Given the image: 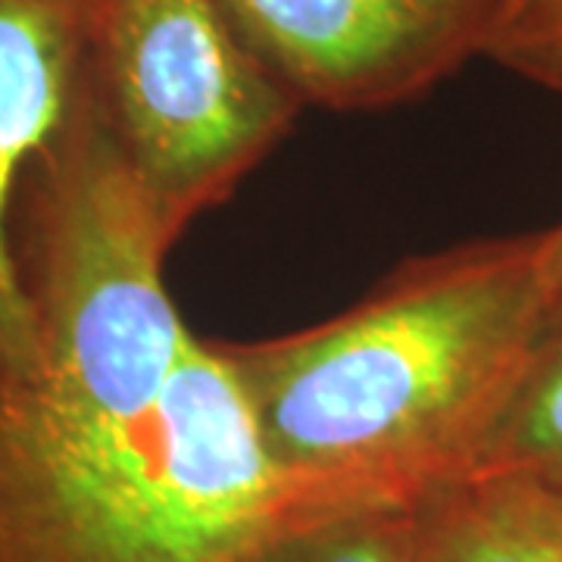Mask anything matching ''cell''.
I'll return each mask as SVG.
<instances>
[{
    "mask_svg": "<svg viewBox=\"0 0 562 562\" xmlns=\"http://www.w3.org/2000/svg\"><path fill=\"white\" fill-rule=\"evenodd\" d=\"M88 103L22 188L35 341L0 347V562H254L357 503L272 457L220 344L184 328L176 241Z\"/></svg>",
    "mask_w": 562,
    "mask_h": 562,
    "instance_id": "1",
    "label": "cell"
},
{
    "mask_svg": "<svg viewBox=\"0 0 562 562\" xmlns=\"http://www.w3.org/2000/svg\"><path fill=\"white\" fill-rule=\"evenodd\" d=\"M550 303L535 232L409 262L313 328L220 347L291 475L360 506L419 501L469 472Z\"/></svg>",
    "mask_w": 562,
    "mask_h": 562,
    "instance_id": "2",
    "label": "cell"
},
{
    "mask_svg": "<svg viewBox=\"0 0 562 562\" xmlns=\"http://www.w3.org/2000/svg\"><path fill=\"white\" fill-rule=\"evenodd\" d=\"M88 10L91 106L179 241L272 154L303 103L220 0H88Z\"/></svg>",
    "mask_w": 562,
    "mask_h": 562,
    "instance_id": "3",
    "label": "cell"
},
{
    "mask_svg": "<svg viewBox=\"0 0 562 562\" xmlns=\"http://www.w3.org/2000/svg\"><path fill=\"white\" fill-rule=\"evenodd\" d=\"M301 103L382 110L447 79L487 41L501 0H220Z\"/></svg>",
    "mask_w": 562,
    "mask_h": 562,
    "instance_id": "4",
    "label": "cell"
},
{
    "mask_svg": "<svg viewBox=\"0 0 562 562\" xmlns=\"http://www.w3.org/2000/svg\"><path fill=\"white\" fill-rule=\"evenodd\" d=\"M88 13V0H0V347L35 341L16 213L32 166L85 94Z\"/></svg>",
    "mask_w": 562,
    "mask_h": 562,
    "instance_id": "5",
    "label": "cell"
},
{
    "mask_svg": "<svg viewBox=\"0 0 562 562\" xmlns=\"http://www.w3.org/2000/svg\"><path fill=\"white\" fill-rule=\"evenodd\" d=\"M416 562H562V479L487 472L422 497Z\"/></svg>",
    "mask_w": 562,
    "mask_h": 562,
    "instance_id": "6",
    "label": "cell"
},
{
    "mask_svg": "<svg viewBox=\"0 0 562 562\" xmlns=\"http://www.w3.org/2000/svg\"><path fill=\"white\" fill-rule=\"evenodd\" d=\"M487 472L562 479V297L550 303L522 375L465 475Z\"/></svg>",
    "mask_w": 562,
    "mask_h": 562,
    "instance_id": "7",
    "label": "cell"
},
{
    "mask_svg": "<svg viewBox=\"0 0 562 562\" xmlns=\"http://www.w3.org/2000/svg\"><path fill=\"white\" fill-rule=\"evenodd\" d=\"M422 541V497L369 503L297 525L254 562H416Z\"/></svg>",
    "mask_w": 562,
    "mask_h": 562,
    "instance_id": "8",
    "label": "cell"
},
{
    "mask_svg": "<svg viewBox=\"0 0 562 562\" xmlns=\"http://www.w3.org/2000/svg\"><path fill=\"white\" fill-rule=\"evenodd\" d=\"M484 57L562 94V0H501Z\"/></svg>",
    "mask_w": 562,
    "mask_h": 562,
    "instance_id": "9",
    "label": "cell"
},
{
    "mask_svg": "<svg viewBox=\"0 0 562 562\" xmlns=\"http://www.w3.org/2000/svg\"><path fill=\"white\" fill-rule=\"evenodd\" d=\"M538 238H541L543 281L550 288V297L557 301L562 297V222H557L547 232H538Z\"/></svg>",
    "mask_w": 562,
    "mask_h": 562,
    "instance_id": "10",
    "label": "cell"
}]
</instances>
